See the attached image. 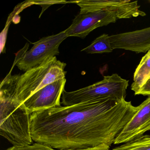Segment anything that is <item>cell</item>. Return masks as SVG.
Returning a JSON list of instances; mask_svg holds the SVG:
<instances>
[{
    "label": "cell",
    "mask_w": 150,
    "mask_h": 150,
    "mask_svg": "<svg viewBox=\"0 0 150 150\" xmlns=\"http://www.w3.org/2000/svg\"><path fill=\"white\" fill-rule=\"evenodd\" d=\"M138 110L125 99L58 106L30 115L33 141L58 150L110 146Z\"/></svg>",
    "instance_id": "cell-1"
},
{
    "label": "cell",
    "mask_w": 150,
    "mask_h": 150,
    "mask_svg": "<svg viewBox=\"0 0 150 150\" xmlns=\"http://www.w3.org/2000/svg\"><path fill=\"white\" fill-rule=\"evenodd\" d=\"M66 64L50 58L42 64L22 74H11L12 70L1 82L0 94L23 104L27 99L49 84L65 78Z\"/></svg>",
    "instance_id": "cell-2"
},
{
    "label": "cell",
    "mask_w": 150,
    "mask_h": 150,
    "mask_svg": "<svg viewBox=\"0 0 150 150\" xmlns=\"http://www.w3.org/2000/svg\"><path fill=\"white\" fill-rule=\"evenodd\" d=\"M0 134L13 146L32 144L30 115L23 104L0 94Z\"/></svg>",
    "instance_id": "cell-3"
},
{
    "label": "cell",
    "mask_w": 150,
    "mask_h": 150,
    "mask_svg": "<svg viewBox=\"0 0 150 150\" xmlns=\"http://www.w3.org/2000/svg\"><path fill=\"white\" fill-rule=\"evenodd\" d=\"M128 86L129 81L117 74L104 76L102 80L86 87L72 92L65 90L61 103L64 106H69L108 99L119 102L125 99Z\"/></svg>",
    "instance_id": "cell-4"
},
{
    "label": "cell",
    "mask_w": 150,
    "mask_h": 150,
    "mask_svg": "<svg viewBox=\"0 0 150 150\" xmlns=\"http://www.w3.org/2000/svg\"><path fill=\"white\" fill-rule=\"evenodd\" d=\"M67 38L64 30L41 38L34 43L29 50H28L29 44H26L17 52L14 65L25 72L40 65L49 58L59 55V46Z\"/></svg>",
    "instance_id": "cell-5"
},
{
    "label": "cell",
    "mask_w": 150,
    "mask_h": 150,
    "mask_svg": "<svg viewBox=\"0 0 150 150\" xmlns=\"http://www.w3.org/2000/svg\"><path fill=\"white\" fill-rule=\"evenodd\" d=\"M119 19L116 12L100 11L80 13L71 26L64 30L67 37H76L84 39L90 32L100 27L115 23Z\"/></svg>",
    "instance_id": "cell-6"
},
{
    "label": "cell",
    "mask_w": 150,
    "mask_h": 150,
    "mask_svg": "<svg viewBox=\"0 0 150 150\" xmlns=\"http://www.w3.org/2000/svg\"><path fill=\"white\" fill-rule=\"evenodd\" d=\"M80 7V13L107 11L116 12L119 19L144 16L145 13L140 10L137 1L130 0H82L72 1Z\"/></svg>",
    "instance_id": "cell-7"
},
{
    "label": "cell",
    "mask_w": 150,
    "mask_h": 150,
    "mask_svg": "<svg viewBox=\"0 0 150 150\" xmlns=\"http://www.w3.org/2000/svg\"><path fill=\"white\" fill-rule=\"evenodd\" d=\"M65 78L56 81L33 94L23 103L28 113L61 106L60 100L65 90Z\"/></svg>",
    "instance_id": "cell-8"
},
{
    "label": "cell",
    "mask_w": 150,
    "mask_h": 150,
    "mask_svg": "<svg viewBox=\"0 0 150 150\" xmlns=\"http://www.w3.org/2000/svg\"><path fill=\"white\" fill-rule=\"evenodd\" d=\"M150 131V96L139 106L132 119L115 139L114 144H125Z\"/></svg>",
    "instance_id": "cell-9"
},
{
    "label": "cell",
    "mask_w": 150,
    "mask_h": 150,
    "mask_svg": "<svg viewBox=\"0 0 150 150\" xmlns=\"http://www.w3.org/2000/svg\"><path fill=\"white\" fill-rule=\"evenodd\" d=\"M113 50L122 49L137 53L150 50V27L110 36Z\"/></svg>",
    "instance_id": "cell-10"
},
{
    "label": "cell",
    "mask_w": 150,
    "mask_h": 150,
    "mask_svg": "<svg viewBox=\"0 0 150 150\" xmlns=\"http://www.w3.org/2000/svg\"><path fill=\"white\" fill-rule=\"evenodd\" d=\"M150 79V50L142 57L136 69L131 89L137 95L140 88Z\"/></svg>",
    "instance_id": "cell-11"
},
{
    "label": "cell",
    "mask_w": 150,
    "mask_h": 150,
    "mask_svg": "<svg viewBox=\"0 0 150 150\" xmlns=\"http://www.w3.org/2000/svg\"><path fill=\"white\" fill-rule=\"evenodd\" d=\"M110 40V36L103 34L97 38L92 43L86 48L81 50L88 54H100L109 53L113 51Z\"/></svg>",
    "instance_id": "cell-12"
},
{
    "label": "cell",
    "mask_w": 150,
    "mask_h": 150,
    "mask_svg": "<svg viewBox=\"0 0 150 150\" xmlns=\"http://www.w3.org/2000/svg\"><path fill=\"white\" fill-rule=\"evenodd\" d=\"M112 150H150V135H143Z\"/></svg>",
    "instance_id": "cell-13"
},
{
    "label": "cell",
    "mask_w": 150,
    "mask_h": 150,
    "mask_svg": "<svg viewBox=\"0 0 150 150\" xmlns=\"http://www.w3.org/2000/svg\"><path fill=\"white\" fill-rule=\"evenodd\" d=\"M6 150H58L52 148L46 145L35 143L29 145L13 146Z\"/></svg>",
    "instance_id": "cell-14"
},
{
    "label": "cell",
    "mask_w": 150,
    "mask_h": 150,
    "mask_svg": "<svg viewBox=\"0 0 150 150\" xmlns=\"http://www.w3.org/2000/svg\"><path fill=\"white\" fill-rule=\"evenodd\" d=\"M141 95L144 96H150V79L140 88L137 95Z\"/></svg>",
    "instance_id": "cell-15"
},
{
    "label": "cell",
    "mask_w": 150,
    "mask_h": 150,
    "mask_svg": "<svg viewBox=\"0 0 150 150\" xmlns=\"http://www.w3.org/2000/svg\"><path fill=\"white\" fill-rule=\"evenodd\" d=\"M110 150V146L105 144L100 145L95 147H90L83 149H77V150Z\"/></svg>",
    "instance_id": "cell-16"
}]
</instances>
